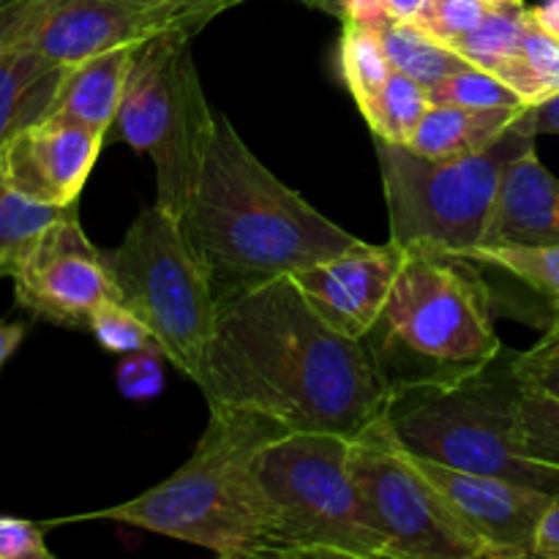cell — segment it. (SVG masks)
Instances as JSON below:
<instances>
[{
    "label": "cell",
    "instance_id": "21",
    "mask_svg": "<svg viewBox=\"0 0 559 559\" xmlns=\"http://www.w3.org/2000/svg\"><path fill=\"white\" fill-rule=\"evenodd\" d=\"M524 104H540L559 93V36L540 25L535 14L524 31L522 49L495 71Z\"/></svg>",
    "mask_w": 559,
    "mask_h": 559
},
{
    "label": "cell",
    "instance_id": "16",
    "mask_svg": "<svg viewBox=\"0 0 559 559\" xmlns=\"http://www.w3.org/2000/svg\"><path fill=\"white\" fill-rule=\"evenodd\" d=\"M484 243H559V180L535 147L508 164Z\"/></svg>",
    "mask_w": 559,
    "mask_h": 559
},
{
    "label": "cell",
    "instance_id": "12",
    "mask_svg": "<svg viewBox=\"0 0 559 559\" xmlns=\"http://www.w3.org/2000/svg\"><path fill=\"white\" fill-rule=\"evenodd\" d=\"M16 304L52 325L85 328L104 300H118L107 254L91 243L76 216L66 207L9 271Z\"/></svg>",
    "mask_w": 559,
    "mask_h": 559
},
{
    "label": "cell",
    "instance_id": "4",
    "mask_svg": "<svg viewBox=\"0 0 559 559\" xmlns=\"http://www.w3.org/2000/svg\"><path fill=\"white\" fill-rule=\"evenodd\" d=\"M364 344L391 393L459 382L506 349L491 320V289L473 262L420 249H407Z\"/></svg>",
    "mask_w": 559,
    "mask_h": 559
},
{
    "label": "cell",
    "instance_id": "41",
    "mask_svg": "<svg viewBox=\"0 0 559 559\" xmlns=\"http://www.w3.org/2000/svg\"><path fill=\"white\" fill-rule=\"evenodd\" d=\"M486 3H506V0H486Z\"/></svg>",
    "mask_w": 559,
    "mask_h": 559
},
{
    "label": "cell",
    "instance_id": "3",
    "mask_svg": "<svg viewBox=\"0 0 559 559\" xmlns=\"http://www.w3.org/2000/svg\"><path fill=\"white\" fill-rule=\"evenodd\" d=\"M287 426L257 409L211 407L183 467L129 502L82 519H107L202 546L218 557H267L265 502L254 462Z\"/></svg>",
    "mask_w": 559,
    "mask_h": 559
},
{
    "label": "cell",
    "instance_id": "11",
    "mask_svg": "<svg viewBox=\"0 0 559 559\" xmlns=\"http://www.w3.org/2000/svg\"><path fill=\"white\" fill-rule=\"evenodd\" d=\"M349 473L385 538L388 559H491L484 540L420 473L385 418L353 440Z\"/></svg>",
    "mask_w": 559,
    "mask_h": 559
},
{
    "label": "cell",
    "instance_id": "30",
    "mask_svg": "<svg viewBox=\"0 0 559 559\" xmlns=\"http://www.w3.org/2000/svg\"><path fill=\"white\" fill-rule=\"evenodd\" d=\"M522 431L527 453L540 464L559 469V402L522 391Z\"/></svg>",
    "mask_w": 559,
    "mask_h": 559
},
{
    "label": "cell",
    "instance_id": "33",
    "mask_svg": "<svg viewBox=\"0 0 559 559\" xmlns=\"http://www.w3.org/2000/svg\"><path fill=\"white\" fill-rule=\"evenodd\" d=\"M0 559H52V551L36 524L0 516Z\"/></svg>",
    "mask_w": 559,
    "mask_h": 559
},
{
    "label": "cell",
    "instance_id": "36",
    "mask_svg": "<svg viewBox=\"0 0 559 559\" xmlns=\"http://www.w3.org/2000/svg\"><path fill=\"white\" fill-rule=\"evenodd\" d=\"M22 338H25V325H20V322H0V371L9 364L11 355L16 353Z\"/></svg>",
    "mask_w": 559,
    "mask_h": 559
},
{
    "label": "cell",
    "instance_id": "22",
    "mask_svg": "<svg viewBox=\"0 0 559 559\" xmlns=\"http://www.w3.org/2000/svg\"><path fill=\"white\" fill-rule=\"evenodd\" d=\"M429 104V91L418 80L393 69L385 85L369 102L360 104V112H364L374 140L409 145Z\"/></svg>",
    "mask_w": 559,
    "mask_h": 559
},
{
    "label": "cell",
    "instance_id": "34",
    "mask_svg": "<svg viewBox=\"0 0 559 559\" xmlns=\"http://www.w3.org/2000/svg\"><path fill=\"white\" fill-rule=\"evenodd\" d=\"M522 123L538 134H559V93L540 104H530L522 115Z\"/></svg>",
    "mask_w": 559,
    "mask_h": 559
},
{
    "label": "cell",
    "instance_id": "27",
    "mask_svg": "<svg viewBox=\"0 0 559 559\" xmlns=\"http://www.w3.org/2000/svg\"><path fill=\"white\" fill-rule=\"evenodd\" d=\"M431 104H459V107H524L522 96L506 85L500 76L480 66H464L456 74L429 87Z\"/></svg>",
    "mask_w": 559,
    "mask_h": 559
},
{
    "label": "cell",
    "instance_id": "28",
    "mask_svg": "<svg viewBox=\"0 0 559 559\" xmlns=\"http://www.w3.org/2000/svg\"><path fill=\"white\" fill-rule=\"evenodd\" d=\"M87 331L96 336V342L102 344L109 353H140V349H162L158 347L156 336H153L151 328L134 314L126 304L120 300H104L96 311L91 314L87 322Z\"/></svg>",
    "mask_w": 559,
    "mask_h": 559
},
{
    "label": "cell",
    "instance_id": "38",
    "mask_svg": "<svg viewBox=\"0 0 559 559\" xmlns=\"http://www.w3.org/2000/svg\"><path fill=\"white\" fill-rule=\"evenodd\" d=\"M533 14L540 25L549 27L551 33H557L559 36V0H544L540 5H535Z\"/></svg>",
    "mask_w": 559,
    "mask_h": 559
},
{
    "label": "cell",
    "instance_id": "17",
    "mask_svg": "<svg viewBox=\"0 0 559 559\" xmlns=\"http://www.w3.org/2000/svg\"><path fill=\"white\" fill-rule=\"evenodd\" d=\"M140 44L112 47L107 52L69 66L47 118H63L71 123L87 126L107 140V131L115 123L120 98H123L131 60H134Z\"/></svg>",
    "mask_w": 559,
    "mask_h": 559
},
{
    "label": "cell",
    "instance_id": "20",
    "mask_svg": "<svg viewBox=\"0 0 559 559\" xmlns=\"http://www.w3.org/2000/svg\"><path fill=\"white\" fill-rule=\"evenodd\" d=\"M377 31H380L393 69L418 80L426 91L440 85L442 80L456 74L464 66H469L467 58H462L448 44L437 41L435 36H429L415 22L385 20Z\"/></svg>",
    "mask_w": 559,
    "mask_h": 559
},
{
    "label": "cell",
    "instance_id": "25",
    "mask_svg": "<svg viewBox=\"0 0 559 559\" xmlns=\"http://www.w3.org/2000/svg\"><path fill=\"white\" fill-rule=\"evenodd\" d=\"M342 25L344 31L342 38H338V66H342L344 85L349 87V93H353L360 107L385 85L393 66L377 27L355 20H344Z\"/></svg>",
    "mask_w": 559,
    "mask_h": 559
},
{
    "label": "cell",
    "instance_id": "6",
    "mask_svg": "<svg viewBox=\"0 0 559 559\" xmlns=\"http://www.w3.org/2000/svg\"><path fill=\"white\" fill-rule=\"evenodd\" d=\"M349 445L342 435L287 431L257 456L267 557L388 559L349 473Z\"/></svg>",
    "mask_w": 559,
    "mask_h": 559
},
{
    "label": "cell",
    "instance_id": "9",
    "mask_svg": "<svg viewBox=\"0 0 559 559\" xmlns=\"http://www.w3.org/2000/svg\"><path fill=\"white\" fill-rule=\"evenodd\" d=\"M104 254L120 304L151 328L164 358L194 382L216 325L218 298L180 216L153 202Z\"/></svg>",
    "mask_w": 559,
    "mask_h": 559
},
{
    "label": "cell",
    "instance_id": "7",
    "mask_svg": "<svg viewBox=\"0 0 559 559\" xmlns=\"http://www.w3.org/2000/svg\"><path fill=\"white\" fill-rule=\"evenodd\" d=\"M524 115V112H522ZM391 240L402 249L462 257L484 243L508 164L535 147L522 118L491 147L429 158L407 145L374 140Z\"/></svg>",
    "mask_w": 559,
    "mask_h": 559
},
{
    "label": "cell",
    "instance_id": "32",
    "mask_svg": "<svg viewBox=\"0 0 559 559\" xmlns=\"http://www.w3.org/2000/svg\"><path fill=\"white\" fill-rule=\"evenodd\" d=\"M162 349H140L129 353L118 366V388L126 399L145 402L162 393L164 374H162Z\"/></svg>",
    "mask_w": 559,
    "mask_h": 559
},
{
    "label": "cell",
    "instance_id": "23",
    "mask_svg": "<svg viewBox=\"0 0 559 559\" xmlns=\"http://www.w3.org/2000/svg\"><path fill=\"white\" fill-rule=\"evenodd\" d=\"M462 260L497 267L516 282L527 284L533 293L549 300V306L559 304V243H480L464 251Z\"/></svg>",
    "mask_w": 559,
    "mask_h": 559
},
{
    "label": "cell",
    "instance_id": "18",
    "mask_svg": "<svg viewBox=\"0 0 559 559\" xmlns=\"http://www.w3.org/2000/svg\"><path fill=\"white\" fill-rule=\"evenodd\" d=\"M524 107H459V104H429L415 129V153L429 158L467 156L495 145L527 109Z\"/></svg>",
    "mask_w": 559,
    "mask_h": 559
},
{
    "label": "cell",
    "instance_id": "24",
    "mask_svg": "<svg viewBox=\"0 0 559 559\" xmlns=\"http://www.w3.org/2000/svg\"><path fill=\"white\" fill-rule=\"evenodd\" d=\"M530 16H533V9H527L524 0L491 3L484 22L453 49L473 66H480V69L495 74L500 66H506L522 49V38L530 25Z\"/></svg>",
    "mask_w": 559,
    "mask_h": 559
},
{
    "label": "cell",
    "instance_id": "13",
    "mask_svg": "<svg viewBox=\"0 0 559 559\" xmlns=\"http://www.w3.org/2000/svg\"><path fill=\"white\" fill-rule=\"evenodd\" d=\"M415 464L445 497L456 516L484 540L491 559L535 557L540 522L557 495L495 475L442 467L424 459H415Z\"/></svg>",
    "mask_w": 559,
    "mask_h": 559
},
{
    "label": "cell",
    "instance_id": "19",
    "mask_svg": "<svg viewBox=\"0 0 559 559\" xmlns=\"http://www.w3.org/2000/svg\"><path fill=\"white\" fill-rule=\"evenodd\" d=\"M69 66L33 52H0V151L25 126L52 109Z\"/></svg>",
    "mask_w": 559,
    "mask_h": 559
},
{
    "label": "cell",
    "instance_id": "10",
    "mask_svg": "<svg viewBox=\"0 0 559 559\" xmlns=\"http://www.w3.org/2000/svg\"><path fill=\"white\" fill-rule=\"evenodd\" d=\"M246 0H0V52L74 66L164 31L200 33Z\"/></svg>",
    "mask_w": 559,
    "mask_h": 559
},
{
    "label": "cell",
    "instance_id": "40",
    "mask_svg": "<svg viewBox=\"0 0 559 559\" xmlns=\"http://www.w3.org/2000/svg\"><path fill=\"white\" fill-rule=\"evenodd\" d=\"M549 328H559V304L549 306Z\"/></svg>",
    "mask_w": 559,
    "mask_h": 559
},
{
    "label": "cell",
    "instance_id": "1",
    "mask_svg": "<svg viewBox=\"0 0 559 559\" xmlns=\"http://www.w3.org/2000/svg\"><path fill=\"white\" fill-rule=\"evenodd\" d=\"M194 385L207 407L257 409L289 431L349 440L385 418L393 396L364 338L328 325L293 276L218 300Z\"/></svg>",
    "mask_w": 559,
    "mask_h": 559
},
{
    "label": "cell",
    "instance_id": "8",
    "mask_svg": "<svg viewBox=\"0 0 559 559\" xmlns=\"http://www.w3.org/2000/svg\"><path fill=\"white\" fill-rule=\"evenodd\" d=\"M194 31H164L136 47L107 142L147 153L156 167V205L180 216L200 175L216 109L197 74Z\"/></svg>",
    "mask_w": 559,
    "mask_h": 559
},
{
    "label": "cell",
    "instance_id": "37",
    "mask_svg": "<svg viewBox=\"0 0 559 559\" xmlns=\"http://www.w3.org/2000/svg\"><path fill=\"white\" fill-rule=\"evenodd\" d=\"M424 3L426 0H382V9H385L388 20L413 22L418 11L424 9Z\"/></svg>",
    "mask_w": 559,
    "mask_h": 559
},
{
    "label": "cell",
    "instance_id": "35",
    "mask_svg": "<svg viewBox=\"0 0 559 559\" xmlns=\"http://www.w3.org/2000/svg\"><path fill=\"white\" fill-rule=\"evenodd\" d=\"M535 557L559 559V495L551 500L544 522H540L538 540H535Z\"/></svg>",
    "mask_w": 559,
    "mask_h": 559
},
{
    "label": "cell",
    "instance_id": "26",
    "mask_svg": "<svg viewBox=\"0 0 559 559\" xmlns=\"http://www.w3.org/2000/svg\"><path fill=\"white\" fill-rule=\"evenodd\" d=\"M69 207V205H66ZM22 194L0 164V276H9L22 251L66 211Z\"/></svg>",
    "mask_w": 559,
    "mask_h": 559
},
{
    "label": "cell",
    "instance_id": "2",
    "mask_svg": "<svg viewBox=\"0 0 559 559\" xmlns=\"http://www.w3.org/2000/svg\"><path fill=\"white\" fill-rule=\"evenodd\" d=\"M180 224L218 300L366 243L282 183L222 112Z\"/></svg>",
    "mask_w": 559,
    "mask_h": 559
},
{
    "label": "cell",
    "instance_id": "15",
    "mask_svg": "<svg viewBox=\"0 0 559 559\" xmlns=\"http://www.w3.org/2000/svg\"><path fill=\"white\" fill-rule=\"evenodd\" d=\"M104 134L63 118H44L16 131L0 151L5 178L44 205H74L91 178Z\"/></svg>",
    "mask_w": 559,
    "mask_h": 559
},
{
    "label": "cell",
    "instance_id": "29",
    "mask_svg": "<svg viewBox=\"0 0 559 559\" xmlns=\"http://www.w3.org/2000/svg\"><path fill=\"white\" fill-rule=\"evenodd\" d=\"M489 9L486 0H426L413 22L453 49L484 22Z\"/></svg>",
    "mask_w": 559,
    "mask_h": 559
},
{
    "label": "cell",
    "instance_id": "5",
    "mask_svg": "<svg viewBox=\"0 0 559 559\" xmlns=\"http://www.w3.org/2000/svg\"><path fill=\"white\" fill-rule=\"evenodd\" d=\"M519 402L513 353L502 349L478 374L393 393L385 420L409 456L559 495V469L527 453Z\"/></svg>",
    "mask_w": 559,
    "mask_h": 559
},
{
    "label": "cell",
    "instance_id": "14",
    "mask_svg": "<svg viewBox=\"0 0 559 559\" xmlns=\"http://www.w3.org/2000/svg\"><path fill=\"white\" fill-rule=\"evenodd\" d=\"M404 257L407 249L393 240L385 246L364 243L347 254L304 267L293 278L328 325L349 338H366L396 284Z\"/></svg>",
    "mask_w": 559,
    "mask_h": 559
},
{
    "label": "cell",
    "instance_id": "31",
    "mask_svg": "<svg viewBox=\"0 0 559 559\" xmlns=\"http://www.w3.org/2000/svg\"><path fill=\"white\" fill-rule=\"evenodd\" d=\"M513 371L522 391L559 402V328H549L535 347L513 353Z\"/></svg>",
    "mask_w": 559,
    "mask_h": 559
},
{
    "label": "cell",
    "instance_id": "39",
    "mask_svg": "<svg viewBox=\"0 0 559 559\" xmlns=\"http://www.w3.org/2000/svg\"><path fill=\"white\" fill-rule=\"evenodd\" d=\"M298 3L309 5V9H317V11H325V14L342 20V9H338V0H298Z\"/></svg>",
    "mask_w": 559,
    "mask_h": 559
}]
</instances>
